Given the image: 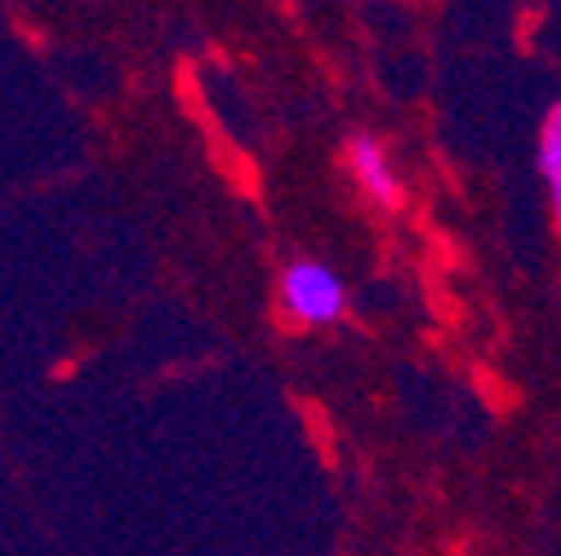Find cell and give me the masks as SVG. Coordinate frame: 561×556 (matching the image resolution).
Instances as JSON below:
<instances>
[{
	"label": "cell",
	"mask_w": 561,
	"mask_h": 556,
	"mask_svg": "<svg viewBox=\"0 0 561 556\" xmlns=\"http://www.w3.org/2000/svg\"><path fill=\"white\" fill-rule=\"evenodd\" d=\"M280 299H286L295 321L325 325V321H339L343 312V281L321 263H295L286 271V281H280Z\"/></svg>",
	"instance_id": "6da1fadb"
},
{
	"label": "cell",
	"mask_w": 561,
	"mask_h": 556,
	"mask_svg": "<svg viewBox=\"0 0 561 556\" xmlns=\"http://www.w3.org/2000/svg\"><path fill=\"white\" fill-rule=\"evenodd\" d=\"M539 174L548 178V196H552V215L561 228V103L548 112L543 120V138H539Z\"/></svg>",
	"instance_id": "3957f363"
},
{
	"label": "cell",
	"mask_w": 561,
	"mask_h": 556,
	"mask_svg": "<svg viewBox=\"0 0 561 556\" xmlns=\"http://www.w3.org/2000/svg\"><path fill=\"white\" fill-rule=\"evenodd\" d=\"M347 161H353V174L362 178V187H366L375 200L397 205L401 187H397V174H392V165H388V157H383V148L375 143V138H357L353 152H347Z\"/></svg>",
	"instance_id": "7a4b0ae2"
}]
</instances>
